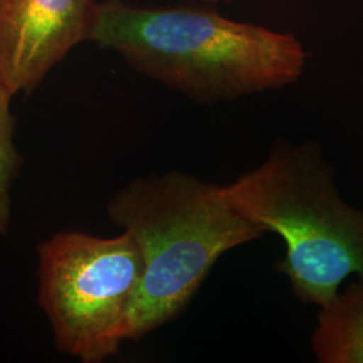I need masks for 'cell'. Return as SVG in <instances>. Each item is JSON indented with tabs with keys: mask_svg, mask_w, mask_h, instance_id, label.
I'll return each instance as SVG.
<instances>
[{
	"mask_svg": "<svg viewBox=\"0 0 363 363\" xmlns=\"http://www.w3.org/2000/svg\"><path fill=\"white\" fill-rule=\"evenodd\" d=\"M37 256L38 304L55 347L84 363L115 355L143 280L135 238L57 232L39 242Z\"/></svg>",
	"mask_w": 363,
	"mask_h": 363,
	"instance_id": "cell-4",
	"label": "cell"
},
{
	"mask_svg": "<svg viewBox=\"0 0 363 363\" xmlns=\"http://www.w3.org/2000/svg\"><path fill=\"white\" fill-rule=\"evenodd\" d=\"M311 350L319 363H363V279L319 306Z\"/></svg>",
	"mask_w": 363,
	"mask_h": 363,
	"instance_id": "cell-6",
	"label": "cell"
},
{
	"mask_svg": "<svg viewBox=\"0 0 363 363\" xmlns=\"http://www.w3.org/2000/svg\"><path fill=\"white\" fill-rule=\"evenodd\" d=\"M223 187L241 214L283 238L274 269L300 301L322 306L350 274L363 279V210L343 199L319 144L277 140L256 169Z\"/></svg>",
	"mask_w": 363,
	"mask_h": 363,
	"instance_id": "cell-3",
	"label": "cell"
},
{
	"mask_svg": "<svg viewBox=\"0 0 363 363\" xmlns=\"http://www.w3.org/2000/svg\"><path fill=\"white\" fill-rule=\"evenodd\" d=\"M194 1H205V3H217V1H230V0H194Z\"/></svg>",
	"mask_w": 363,
	"mask_h": 363,
	"instance_id": "cell-8",
	"label": "cell"
},
{
	"mask_svg": "<svg viewBox=\"0 0 363 363\" xmlns=\"http://www.w3.org/2000/svg\"><path fill=\"white\" fill-rule=\"evenodd\" d=\"M106 211L135 238L144 262L124 342L178 318L225 253L265 234L234 208L223 184L181 171L133 179L111 196Z\"/></svg>",
	"mask_w": 363,
	"mask_h": 363,
	"instance_id": "cell-2",
	"label": "cell"
},
{
	"mask_svg": "<svg viewBox=\"0 0 363 363\" xmlns=\"http://www.w3.org/2000/svg\"><path fill=\"white\" fill-rule=\"evenodd\" d=\"M97 0H0V82L31 94L77 45L91 40Z\"/></svg>",
	"mask_w": 363,
	"mask_h": 363,
	"instance_id": "cell-5",
	"label": "cell"
},
{
	"mask_svg": "<svg viewBox=\"0 0 363 363\" xmlns=\"http://www.w3.org/2000/svg\"><path fill=\"white\" fill-rule=\"evenodd\" d=\"M91 40L201 104L291 85L301 76L307 57L292 34L187 4L99 1Z\"/></svg>",
	"mask_w": 363,
	"mask_h": 363,
	"instance_id": "cell-1",
	"label": "cell"
},
{
	"mask_svg": "<svg viewBox=\"0 0 363 363\" xmlns=\"http://www.w3.org/2000/svg\"><path fill=\"white\" fill-rule=\"evenodd\" d=\"M13 93L0 82V235L9 233L11 222V190L23 167V159L13 142Z\"/></svg>",
	"mask_w": 363,
	"mask_h": 363,
	"instance_id": "cell-7",
	"label": "cell"
}]
</instances>
